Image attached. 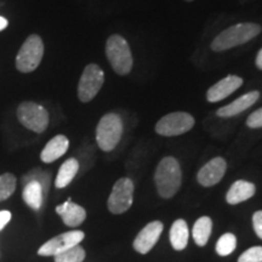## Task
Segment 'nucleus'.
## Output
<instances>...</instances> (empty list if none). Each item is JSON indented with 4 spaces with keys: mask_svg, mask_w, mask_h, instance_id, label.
I'll return each mask as SVG.
<instances>
[{
    "mask_svg": "<svg viewBox=\"0 0 262 262\" xmlns=\"http://www.w3.org/2000/svg\"><path fill=\"white\" fill-rule=\"evenodd\" d=\"M155 182L162 198H172L182 183V171L178 160L173 157H165L160 160L155 172Z\"/></svg>",
    "mask_w": 262,
    "mask_h": 262,
    "instance_id": "f257e3e1",
    "label": "nucleus"
},
{
    "mask_svg": "<svg viewBox=\"0 0 262 262\" xmlns=\"http://www.w3.org/2000/svg\"><path fill=\"white\" fill-rule=\"evenodd\" d=\"M262 28L260 25L245 22V24H238L222 31L211 42V50L220 52L228 50V49L239 47L250 41L251 39L256 37L261 33Z\"/></svg>",
    "mask_w": 262,
    "mask_h": 262,
    "instance_id": "f03ea898",
    "label": "nucleus"
},
{
    "mask_svg": "<svg viewBox=\"0 0 262 262\" xmlns=\"http://www.w3.org/2000/svg\"><path fill=\"white\" fill-rule=\"evenodd\" d=\"M106 56L117 74L126 75L133 70V54L129 42L122 35L113 34L107 39Z\"/></svg>",
    "mask_w": 262,
    "mask_h": 262,
    "instance_id": "7ed1b4c3",
    "label": "nucleus"
},
{
    "mask_svg": "<svg viewBox=\"0 0 262 262\" xmlns=\"http://www.w3.org/2000/svg\"><path fill=\"white\" fill-rule=\"evenodd\" d=\"M123 120L116 113H107L101 118L96 126V142L103 152L116 148L123 135Z\"/></svg>",
    "mask_w": 262,
    "mask_h": 262,
    "instance_id": "20e7f679",
    "label": "nucleus"
},
{
    "mask_svg": "<svg viewBox=\"0 0 262 262\" xmlns=\"http://www.w3.org/2000/svg\"><path fill=\"white\" fill-rule=\"evenodd\" d=\"M42 56H44L42 39L38 34L29 35L16 56V68L21 73H31L41 63Z\"/></svg>",
    "mask_w": 262,
    "mask_h": 262,
    "instance_id": "39448f33",
    "label": "nucleus"
},
{
    "mask_svg": "<svg viewBox=\"0 0 262 262\" xmlns=\"http://www.w3.org/2000/svg\"><path fill=\"white\" fill-rule=\"evenodd\" d=\"M17 119L26 129L35 134L44 133L50 123V117L45 107L32 101L19 103L17 107Z\"/></svg>",
    "mask_w": 262,
    "mask_h": 262,
    "instance_id": "423d86ee",
    "label": "nucleus"
},
{
    "mask_svg": "<svg viewBox=\"0 0 262 262\" xmlns=\"http://www.w3.org/2000/svg\"><path fill=\"white\" fill-rule=\"evenodd\" d=\"M104 83V72L96 63H90L84 68L79 83H78V97L81 102L93 101L100 93Z\"/></svg>",
    "mask_w": 262,
    "mask_h": 262,
    "instance_id": "0eeeda50",
    "label": "nucleus"
},
{
    "mask_svg": "<svg viewBox=\"0 0 262 262\" xmlns=\"http://www.w3.org/2000/svg\"><path fill=\"white\" fill-rule=\"evenodd\" d=\"M134 189L135 186L131 179L122 178L118 180L108 198V210L114 215L124 214L129 210L134 202Z\"/></svg>",
    "mask_w": 262,
    "mask_h": 262,
    "instance_id": "6e6552de",
    "label": "nucleus"
},
{
    "mask_svg": "<svg viewBox=\"0 0 262 262\" xmlns=\"http://www.w3.org/2000/svg\"><path fill=\"white\" fill-rule=\"evenodd\" d=\"M194 118L186 112H173L164 116L156 124V133L162 136H179L194 126Z\"/></svg>",
    "mask_w": 262,
    "mask_h": 262,
    "instance_id": "1a4fd4ad",
    "label": "nucleus"
},
{
    "mask_svg": "<svg viewBox=\"0 0 262 262\" xmlns=\"http://www.w3.org/2000/svg\"><path fill=\"white\" fill-rule=\"evenodd\" d=\"M85 238V233L83 231H70L56 235L47 243H44L39 248L38 255L40 256H56V255L63 253L74 245L81 243Z\"/></svg>",
    "mask_w": 262,
    "mask_h": 262,
    "instance_id": "9d476101",
    "label": "nucleus"
},
{
    "mask_svg": "<svg viewBox=\"0 0 262 262\" xmlns=\"http://www.w3.org/2000/svg\"><path fill=\"white\" fill-rule=\"evenodd\" d=\"M164 229V225L160 221H152L141 229L134 241V249L139 254H148L157 244Z\"/></svg>",
    "mask_w": 262,
    "mask_h": 262,
    "instance_id": "9b49d317",
    "label": "nucleus"
},
{
    "mask_svg": "<svg viewBox=\"0 0 262 262\" xmlns=\"http://www.w3.org/2000/svg\"><path fill=\"white\" fill-rule=\"evenodd\" d=\"M226 170H227L226 160L222 157H216L199 170L196 180L204 187H211L221 181L225 176Z\"/></svg>",
    "mask_w": 262,
    "mask_h": 262,
    "instance_id": "f8f14e48",
    "label": "nucleus"
},
{
    "mask_svg": "<svg viewBox=\"0 0 262 262\" xmlns=\"http://www.w3.org/2000/svg\"><path fill=\"white\" fill-rule=\"evenodd\" d=\"M243 85V79L238 75H228V77L221 79L219 83L212 85L206 93V100L209 102H219L225 100L229 95L233 94L235 90Z\"/></svg>",
    "mask_w": 262,
    "mask_h": 262,
    "instance_id": "ddd939ff",
    "label": "nucleus"
},
{
    "mask_svg": "<svg viewBox=\"0 0 262 262\" xmlns=\"http://www.w3.org/2000/svg\"><path fill=\"white\" fill-rule=\"evenodd\" d=\"M56 212L68 227H78L86 219V211L83 206L75 204L72 199H67L63 204L56 206Z\"/></svg>",
    "mask_w": 262,
    "mask_h": 262,
    "instance_id": "4468645a",
    "label": "nucleus"
},
{
    "mask_svg": "<svg viewBox=\"0 0 262 262\" xmlns=\"http://www.w3.org/2000/svg\"><path fill=\"white\" fill-rule=\"evenodd\" d=\"M258 97H260L258 91H250V93L243 95V96L237 98V100L227 104V106L221 107L217 111V116L221 118H231L237 116V114L244 112L248 108L253 106L258 100Z\"/></svg>",
    "mask_w": 262,
    "mask_h": 262,
    "instance_id": "2eb2a0df",
    "label": "nucleus"
},
{
    "mask_svg": "<svg viewBox=\"0 0 262 262\" xmlns=\"http://www.w3.org/2000/svg\"><path fill=\"white\" fill-rule=\"evenodd\" d=\"M70 148V140L64 135H56L45 145L40 153V159L44 163H54L55 160L66 155Z\"/></svg>",
    "mask_w": 262,
    "mask_h": 262,
    "instance_id": "dca6fc26",
    "label": "nucleus"
},
{
    "mask_svg": "<svg viewBox=\"0 0 262 262\" xmlns=\"http://www.w3.org/2000/svg\"><path fill=\"white\" fill-rule=\"evenodd\" d=\"M255 192H256V188H255L254 183L244 181V180H238L228 189L227 194H226V201L231 205L239 204V203L250 199L255 194Z\"/></svg>",
    "mask_w": 262,
    "mask_h": 262,
    "instance_id": "f3484780",
    "label": "nucleus"
},
{
    "mask_svg": "<svg viewBox=\"0 0 262 262\" xmlns=\"http://www.w3.org/2000/svg\"><path fill=\"white\" fill-rule=\"evenodd\" d=\"M44 191H42L41 185L38 181H29L25 185L24 191H22V198L26 204L33 210H40L42 201H44Z\"/></svg>",
    "mask_w": 262,
    "mask_h": 262,
    "instance_id": "a211bd4d",
    "label": "nucleus"
},
{
    "mask_svg": "<svg viewBox=\"0 0 262 262\" xmlns=\"http://www.w3.org/2000/svg\"><path fill=\"white\" fill-rule=\"evenodd\" d=\"M189 231L188 226L185 220L180 219L173 222L171 228H170V243L175 250L181 251L187 247L188 244Z\"/></svg>",
    "mask_w": 262,
    "mask_h": 262,
    "instance_id": "6ab92c4d",
    "label": "nucleus"
},
{
    "mask_svg": "<svg viewBox=\"0 0 262 262\" xmlns=\"http://www.w3.org/2000/svg\"><path fill=\"white\" fill-rule=\"evenodd\" d=\"M78 171H79V162L75 158H70L62 164L61 168L58 169L56 180H55V186L56 188H64L73 181Z\"/></svg>",
    "mask_w": 262,
    "mask_h": 262,
    "instance_id": "aec40b11",
    "label": "nucleus"
},
{
    "mask_svg": "<svg viewBox=\"0 0 262 262\" xmlns=\"http://www.w3.org/2000/svg\"><path fill=\"white\" fill-rule=\"evenodd\" d=\"M212 231V221L208 216H202L193 226L192 235L198 247H204L208 243Z\"/></svg>",
    "mask_w": 262,
    "mask_h": 262,
    "instance_id": "412c9836",
    "label": "nucleus"
},
{
    "mask_svg": "<svg viewBox=\"0 0 262 262\" xmlns=\"http://www.w3.org/2000/svg\"><path fill=\"white\" fill-rule=\"evenodd\" d=\"M29 181H38L41 185L42 191H44V194L47 195L49 192V188H50V181H51V173L49 171H45V170L35 168L31 170V171L26 173L22 179V182L24 185L29 182Z\"/></svg>",
    "mask_w": 262,
    "mask_h": 262,
    "instance_id": "4be33fe9",
    "label": "nucleus"
},
{
    "mask_svg": "<svg viewBox=\"0 0 262 262\" xmlns=\"http://www.w3.org/2000/svg\"><path fill=\"white\" fill-rule=\"evenodd\" d=\"M17 179L14 173L5 172L0 175V202H4L14 194Z\"/></svg>",
    "mask_w": 262,
    "mask_h": 262,
    "instance_id": "5701e85b",
    "label": "nucleus"
},
{
    "mask_svg": "<svg viewBox=\"0 0 262 262\" xmlns=\"http://www.w3.org/2000/svg\"><path fill=\"white\" fill-rule=\"evenodd\" d=\"M237 248V238L233 233H225L216 243V253L220 256H228Z\"/></svg>",
    "mask_w": 262,
    "mask_h": 262,
    "instance_id": "b1692460",
    "label": "nucleus"
},
{
    "mask_svg": "<svg viewBox=\"0 0 262 262\" xmlns=\"http://www.w3.org/2000/svg\"><path fill=\"white\" fill-rule=\"evenodd\" d=\"M85 250L80 244L74 245L63 253L55 256V262H83L85 258Z\"/></svg>",
    "mask_w": 262,
    "mask_h": 262,
    "instance_id": "393cba45",
    "label": "nucleus"
},
{
    "mask_svg": "<svg viewBox=\"0 0 262 262\" xmlns=\"http://www.w3.org/2000/svg\"><path fill=\"white\" fill-rule=\"evenodd\" d=\"M238 262H262V247H253L244 251Z\"/></svg>",
    "mask_w": 262,
    "mask_h": 262,
    "instance_id": "a878e982",
    "label": "nucleus"
},
{
    "mask_svg": "<svg viewBox=\"0 0 262 262\" xmlns=\"http://www.w3.org/2000/svg\"><path fill=\"white\" fill-rule=\"evenodd\" d=\"M247 125L251 129H257V127H262V108L255 111L249 116L247 120Z\"/></svg>",
    "mask_w": 262,
    "mask_h": 262,
    "instance_id": "bb28decb",
    "label": "nucleus"
},
{
    "mask_svg": "<svg viewBox=\"0 0 262 262\" xmlns=\"http://www.w3.org/2000/svg\"><path fill=\"white\" fill-rule=\"evenodd\" d=\"M253 226L255 229V233L257 234L258 238L262 239V211H256L253 215Z\"/></svg>",
    "mask_w": 262,
    "mask_h": 262,
    "instance_id": "cd10ccee",
    "label": "nucleus"
},
{
    "mask_svg": "<svg viewBox=\"0 0 262 262\" xmlns=\"http://www.w3.org/2000/svg\"><path fill=\"white\" fill-rule=\"evenodd\" d=\"M11 217H12V215L10 211H8V210L0 211V231H2V229L9 224L10 220H11Z\"/></svg>",
    "mask_w": 262,
    "mask_h": 262,
    "instance_id": "c85d7f7f",
    "label": "nucleus"
},
{
    "mask_svg": "<svg viewBox=\"0 0 262 262\" xmlns=\"http://www.w3.org/2000/svg\"><path fill=\"white\" fill-rule=\"evenodd\" d=\"M9 26V21L3 16H0V32H3Z\"/></svg>",
    "mask_w": 262,
    "mask_h": 262,
    "instance_id": "c756f323",
    "label": "nucleus"
},
{
    "mask_svg": "<svg viewBox=\"0 0 262 262\" xmlns=\"http://www.w3.org/2000/svg\"><path fill=\"white\" fill-rule=\"evenodd\" d=\"M256 66L258 70L262 71V49L260 51H258L257 56H256Z\"/></svg>",
    "mask_w": 262,
    "mask_h": 262,
    "instance_id": "7c9ffc66",
    "label": "nucleus"
},
{
    "mask_svg": "<svg viewBox=\"0 0 262 262\" xmlns=\"http://www.w3.org/2000/svg\"><path fill=\"white\" fill-rule=\"evenodd\" d=\"M186 2H193V0H186Z\"/></svg>",
    "mask_w": 262,
    "mask_h": 262,
    "instance_id": "2f4dec72",
    "label": "nucleus"
}]
</instances>
